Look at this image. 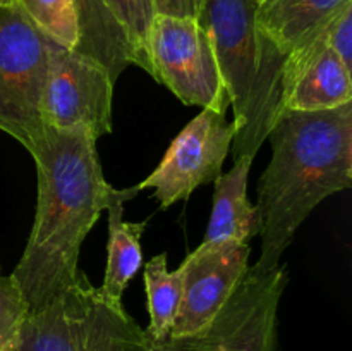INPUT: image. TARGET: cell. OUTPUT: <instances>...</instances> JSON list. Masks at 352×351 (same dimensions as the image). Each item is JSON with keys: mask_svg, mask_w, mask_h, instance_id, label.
<instances>
[{"mask_svg": "<svg viewBox=\"0 0 352 351\" xmlns=\"http://www.w3.org/2000/svg\"><path fill=\"white\" fill-rule=\"evenodd\" d=\"M33 160L38 179L34 222L10 274L30 312L74 284L82 241L119 193L103 176L96 140L82 129L45 126V141Z\"/></svg>", "mask_w": 352, "mask_h": 351, "instance_id": "6da1fadb", "label": "cell"}, {"mask_svg": "<svg viewBox=\"0 0 352 351\" xmlns=\"http://www.w3.org/2000/svg\"><path fill=\"white\" fill-rule=\"evenodd\" d=\"M267 140L272 158L258 182L261 253L253 265L270 270L306 217L352 184V102L329 110H282Z\"/></svg>", "mask_w": 352, "mask_h": 351, "instance_id": "7a4b0ae2", "label": "cell"}, {"mask_svg": "<svg viewBox=\"0 0 352 351\" xmlns=\"http://www.w3.org/2000/svg\"><path fill=\"white\" fill-rule=\"evenodd\" d=\"M254 10L253 0H205L198 19L215 52L234 110V160L258 153L280 105L285 57L258 33Z\"/></svg>", "mask_w": 352, "mask_h": 351, "instance_id": "3957f363", "label": "cell"}, {"mask_svg": "<svg viewBox=\"0 0 352 351\" xmlns=\"http://www.w3.org/2000/svg\"><path fill=\"white\" fill-rule=\"evenodd\" d=\"M17 351H164L124 310L82 274L28 313Z\"/></svg>", "mask_w": 352, "mask_h": 351, "instance_id": "277c9868", "label": "cell"}, {"mask_svg": "<svg viewBox=\"0 0 352 351\" xmlns=\"http://www.w3.org/2000/svg\"><path fill=\"white\" fill-rule=\"evenodd\" d=\"M50 38L19 3L0 7V131L33 157L45 141L41 100Z\"/></svg>", "mask_w": 352, "mask_h": 351, "instance_id": "5b68a950", "label": "cell"}, {"mask_svg": "<svg viewBox=\"0 0 352 351\" xmlns=\"http://www.w3.org/2000/svg\"><path fill=\"white\" fill-rule=\"evenodd\" d=\"M289 282L287 265L250 267L217 315L192 336L168 339L164 351H275L278 303Z\"/></svg>", "mask_w": 352, "mask_h": 351, "instance_id": "8992f818", "label": "cell"}, {"mask_svg": "<svg viewBox=\"0 0 352 351\" xmlns=\"http://www.w3.org/2000/svg\"><path fill=\"white\" fill-rule=\"evenodd\" d=\"M148 47L155 81L167 86L186 105L227 112L229 93L198 19L155 16Z\"/></svg>", "mask_w": 352, "mask_h": 351, "instance_id": "52a82bcc", "label": "cell"}, {"mask_svg": "<svg viewBox=\"0 0 352 351\" xmlns=\"http://www.w3.org/2000/svg\"><path fill=\"white\" fill-rule=\"evenodd\" d=\"M113 85L109 71L95 58L50 40L43 124L60 131L82 129L95 140L110 134Z\"/></svg>", "mask_w": 352, "mask_h": 351, "instance_id": "ba28073f", "label": "cell"}, {"mask_svg": "<svg viewBox=\"0 0 352 351\" xmlns=\"http://www.w3.org/2000/svg\"><path fill=\"white\" fill-rule=\"evenodd\" d=\"M236 123L212 109L201 112L174 138L158 167L138 189H153L162 209L188 200L198 186L213 182L232 148Z\"/></svg>", "mask_w": 352, "mask_h": 351, "instance_id": "9c48e42d", "label": "cell"}, {"mask_svg": "<svg viewBox=\"0 0 352 351\" xmlns=\"http://www.w3.org/2000/svg\"><path fill=\"white\" fill-rule=\"evenodd\" d=\"M248 243H201L182 262V295L168 339L199 332L246 275Z\"/></svg>", "mask_w": 352, "mask_h": 351, "instance_id": "30bf717a", "label": "cell"}, {"mask_svg": "<svg viewBox=\"0 0 352 351\" xmlns=\"http://www.w3.org/2000/svg\"><path fill=\"white\" fill-rule=\"evenodd\" d=\"M352 0H265L254 10L258 33L287 57L298 45L320 33Z\"/></svg>", "mask_w": 352, "mask_h": 351, "instance_id": "8fae6325", "label": "cell"}, {"mask_svg": "<svg viewBox=\"0 0 352 351\" xmlns=\"http://www.w3.org/2000/svg\"><path fill=\"white\" fill-rule=\"evenodd\" d=\"M251 155L234 160V167L215 179L213 206L203 243H248L261 233L256 205L248 200V178L253 164Z\"/></svg>", "mask_w": 352, "mask_h": 351, "instance_id": "7c38bea8", "label": "cell"}, {"mask_svg": "<svg viewBox=\"0 0 352 351\" xmlns=\"http://www.w3.org/2000/svg\"><path fill=\"white\" fill-rule=\"evenodd\" d=\"M140 193L138 186L119 189L107 206L109 213V243H107V267L100 292L109 301L122 305V295L131 279L141 267V236L148 220L124 222V203Z\"/></svg>", "mask_w": 352, "mask_h": 351, "instance_id": "4fadbf2b", "label": "cell"}, {"mask_svg": "<svg viewBox=\"0 0 352 351\" xmlns=\"http://www.w3.org/2000/svg\"><path fill=\"white\" fill-rule=\"evenodd\" d=\"M351 81V69L327 45L299 71L282 98L278 114L285 109L305 112L329 110L349 103L352 102Z\"/></svg>", "mask_w": 352, "mask_h": 351, "instance_id": "5bb4252c", "label": "cell"}, {"mask_svg": "<svg viewBox=\"0 0 352 351\" xmlns=\"http://www.w3.org/2000/svg\"><path fill=\"white\" fill-rule=\"evenodd\" d=\"M74 3L81 28L76 52L100 62L116 83L124 69L133 64V52L122 26L105 0H74Z\"/></svg>", "mask_w": 352, "mask_h": 351, "instance_id": "9a60e30c", "label": "cell"}, {"mask_svg": "<svg viewBox=\"0 0 352 351\" xmlns=\"http://www.w3.org/2000/svg\"><path fill=\"white\" fill-rule=\"evenodd\" d=\"M150 327L148 336L157 344H164L170 337L177 317L182 295V267L170 272L167 268V253H160L144 265Z\"/></svg>", "mask_w": 352, "mask_h": 351, "instance_id": "2e32d148", "label": "cell"}, {"mask_svg": "<svg viewBox=\"0 0 352 351\" xmlns=\"http://www.w3.org/2000/svg\"><path fill=\"white\" fill-rule=\"evenodd\" d=\"M26 16L60 47L76 50L81 38L74 0H17Z\"/></svg>", "mask_w": 352, "mask_h": 351, "instance_id": "e0dca14e", "label": "cell"}, {"mask_svg": "<svg viewBox=\"0 0 352 351\" xmlns=\"http://www.w3.org/2000/svg\"><path fill=\"white\" fill-rule=\"evenodd\" d=\"M126 33L133 52V64L144 69L153 78V65L150 58V31L155 19L153 0H105Z\"/></svg>", "mask_w": 352, "mask_h": 351, "instance_id": "ac0fdd59", "label": "cell"}, {"mask_svg": "<svg viewBox=\"0 0 352 351\" xmlns=\"http://www.w3.org/2000/svg\"><path fill=\"white\" fill-rule=\"evenodd\" d=\"M30 305L12 275H0V351H17Z\"/></svg>", "mask_w": 352, "mask_h": 351, "instance_id": "d6986e66", "label": "cell"}, {"mask_svg": "<svg viewBox=\"0 0 352 351\" xmlns=\"http://www.w3.org/2000/svg\"><path fill=\"white\" fill-rule=\"evenodd\" d=\"M329 48L352 71V2L346 3L330 23Z\"/></svg>", "mask_w": 352, "mask_h": 351, "instance_id": "ffe728a7", "label": "cell"}, {"mask_svg": "<svg viewBox=\"0 0 352 351\" xmlns=\"http://www.w3.org/2000/svg\"><path fill=\"white\" fill-rule=\"evenodd\" d=\"M203 6H205V0H153L157 16L199 19Z\"/></svg>", "mask_w": 352, "mask_h": 351, "instance_id": "44dd1931", "label": "cell"}, {"mask_svg": "<svg viewBox=\"0 0 352 351\" xmlns=\"http://www.w3.org/2000/svg\"><path fill=\"white\" fill-rule=\"evenodd\" d=\"M17 0H0V7H6V6H12V3H16Z\"/></svg>", "mask_w": 352, "mask_h": 351, "instance_id": "7402d4cb", "label": "cell"}, {"mask_svg": "<svg viewBox=\"0 0 352 351\" xmlns=\"http://www.w3.org/2000/svg\"><path fill=\"white\" fill-rule=\"evenodd\" d=\"M253 2H254V6H260V3L265 2V0H253Z\"/></svg>", "mask_w": 352, "mask_h": 351, "instance_id": "603a6c76", "label": "cell"}, {"mask_svg": "<svg viewBox=\"0 0 352 351\" xmlns=\"http://www.w3.org/2000/svg\"><path fill=\"white\" fill-rule=\"evenodd\" d=\"M0 275H2V274H0Z\"/></svg>", "mask_w": 352, "mask_h": 351, "instance_id": "cb8c5ba5", "label": "cell"}]
</instances>
